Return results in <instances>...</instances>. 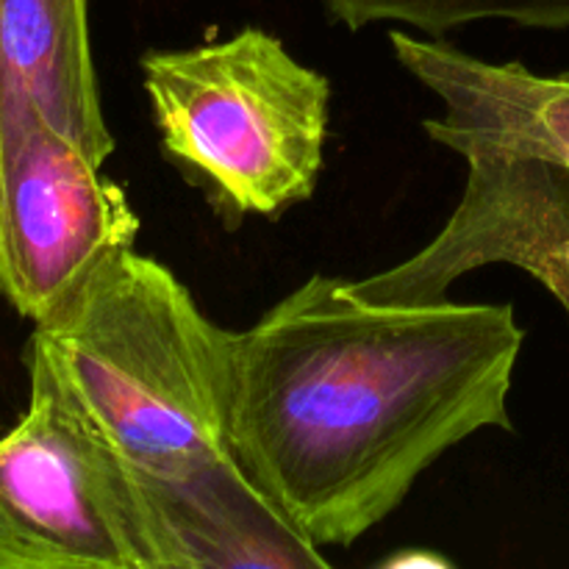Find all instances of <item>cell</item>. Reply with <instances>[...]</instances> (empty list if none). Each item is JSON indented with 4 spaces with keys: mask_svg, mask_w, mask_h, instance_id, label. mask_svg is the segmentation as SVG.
Instances as JSON below:
<instances>
[{
    "mask_svg": "<svg viewBox=\"0 0 569 569\" xmlns=\"http://www.w3.org/2000/svg\"><path fill=\"white\" fill-rule=\"evenodd\" d=\"M509 303H370L311 276L237 331L231 453L317 548H350L483 428L515 431Z\"/></svg>",
    "mask_w": 569,
    "mask_h": 569,
    "instance_id": "obj_1",
    "label": "cell"
},
{
    "mask_svg": "<svg viewBox=\"0 0 569 569\" xmlns=\"http://www.w3.org/2000/svg\"><path fill=\"white\" fill-rule=\"evenodd\" d=\"M233 353L237 331L137 248L106 256L26 348L131 470L156 476L233 459Z\"/></svg>",
    "mask_w": 569,
    "mask_h": 569,
    "instance_id": "obj_2",
    "label": "cell"
},
{
    "mask_svg": "<svg viewBox=\"0 0 569 569\" xmlns=\"http://www.w3.org/2000/svg\"><path fill=\"white\" fill-rule=\"evenodd\" d=\"M161 153L228 226L315 194L331 81L261 28L139 59Z\"/></svg>",
    "mask_w": 569,
    "mask_h": 569,
    "instance_id": "obj_3",
    "label": "cell"
},
{
    "mask_svg": "<svg viewBox=\"0 0 569 569\" xmlns=\"http://www.w3.org/2000/svg\"><path fill=\"white\" fill-rule=\"evenodd\" d=\"M26 367L28 409L0 437V569H156L126 461L48 367Z\"/></svg>",
    "mask_w": 569,
    "mask_h": 569,
    "instance_id": "obj_4",
    "label": "cell"
},
{
    "mask_svg": "<svg viewBox=\"0 0 569 569\" xmlns=\"http://www.w3.org/2000/svg\"><path fill=\"white\" fill-rule=\"evenodd\" d=\"M137 237L126 189L0 56V298L33 326Z\"/></svg>",
    "mask_w": 569,
    "mask_h": 569,
    "instance_id": "obj_5",
    "label": "cell"
},
{
    "mask_svg": "<svg viewBox=\"0 0 569 569\" xmlns=\"http://www.w3.org/2000/svg\"><path fill=\"white\" fill-rule=\"evenodd\" d=\"M467 183L442 231L411 259L345 281L370 303H437L467 272L511 264L531 272L569 317V170L537 156L467 144Z\"/></svg>",
    "mask_w": 569,
    "mask_h": 569,
    "instance_id": "obj_6",
    "label": "cell"
},
{
    "mask_svg": "<svg viewBox=\"0 0 569 569\" xmlns=\"http://www.w3.org/2000/svg\"><path fill=\"white\" fill-rule=\"evenodd\" d=\"M128 467V465H126ZM156 569H328L331 561L244 476L237 459L178 472L128 467Z\"/></svg>",
    "mask_w": 569,
    "mask_h": 569,
    "instance_id": "obj_7",
    "label": "cell"
},
{
    "mask_svg": "<svg viewBox=\"0 0 569 569\" xmlns=\"http://www.w3.org/2000/svg\"><path fill=\"white\" fill-rule=\"evenodd\" d=\"M398 64L445 103L422 122L428 137L459 153L467 144L537 156L569 170V70L556 76L522 61L478 59L445 37L389 33Z\"/></svg>",
    "mask_w": 569,
    "mask_h": 569,
    "instance_id": "obj_8",
    "label": "cell"
},
{
    "mask_svg": "<svg viewBox=\"0 0 569 569\" xmlns=\"http://www.w3.org/2000/svg\"><path fill=\"white\" fill-rule=\"evenodd\" d=\"M0 56L98 164L114 153L89 39V0H0Z\"/></svg>",
    "mask_w": 569,
    "mask_h": 569,
    "instance_id": "obj_9",
    "label": "cell"
},
{
    "mask_svg": "<svg viewBox=\"0 0 569 569\" xmlns=\"http://www.w3.org/2000/svg\"><path fill=\"white\" fill-rule=\"evenodd\" d=\"M333 26L365 31L392 22L422 37H448L472 22L506 20L526 28H569V0H320Z\"/></svg>",
    "mask_w": 569,
    "mask_h": 569,
    "instance_id": "obj_10",
    "label": "cell"
}]
</instances>
